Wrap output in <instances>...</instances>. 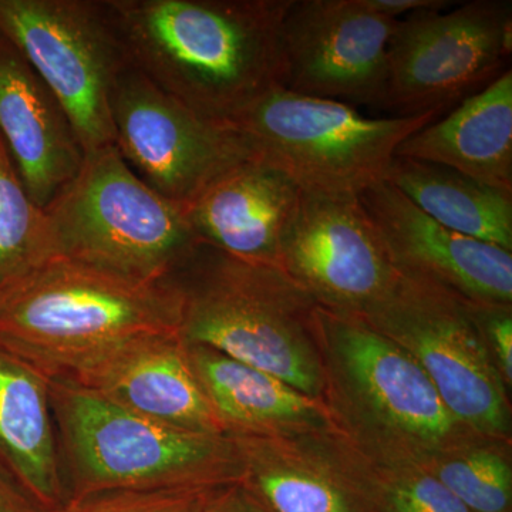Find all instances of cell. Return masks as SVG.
I'll use <instances>...</instances> for the list:
<instances>
[{"instance_id":"obj_1","label":"cell","mask_w":512,"mask_h":512,"mask_svg":"<svg viewBox=\"0 0 512 512\" xmlns=\"http://www.w3.org/2000/svg\"><path fill=\"white\" fill-rule=\"evenodd\" d=\"M291 0H106L131 67L208 119L228 123L282 87Z\"/></svg>"},{"instance_id":"obj_2","label":"cell","mask_w":512,"mask_h":512,"mask_svg":"<svg viewBox=\"0 0 512 512\" xmlns=\"http://www.w3.org/2000/svg\"><path fill=\"white\" fill-rule=\"evenodd\" d=\"M181 293L55 256L0 288V349L49 379L137 336L180 333Z\"/></svg>"},{"instance_id":"obj_3","label":"cell","mask_w":512,"mask_h":512,"mask_svg":"<svg viewBox=\"0 0 512 512\" xmlns=\"http://www.w3.org/2000/svg\"><path fill=\"white\" fill-rule=\"evenodd\" d=\"M183 298L180 336L320 400L316 303L278 266L252 264L198 242L168 276Z\"/></svg>"},{"instance_id":"obj_4","label":"cell","mask_w":512,"mask_h":512,"mask_svg":"<svg viewBox=\"0 0 512 512\" xmlns=\"http://www.w3.org/2000/svg\"><path fill=\"white\" fill-rule=\"evenodd\" d=\"M49 393L72 497L241 484V454L231 434L194 433L158 423L72 380L49 379Z\"/></svg>"},{"instance_id":"obj_5","label":"cell","mask_w":512,"mask_h":512,"mask_svg":"<svg viewBox=\"0 0 512 512\" xmlns=\"http://www.w3.org/2000/svg\"><path fill=\"white\" fill-rule=\"evenodd\" d=\"M315 338L335 402L393 458L387 467L427 468L476 436L451 416L419 363L359 316L316 306Z\"/></svg>"},{"instance_id":"obj_6","label":"cell","mask_w":512,"mask_h":512,"mask_svg":"<svg viewBox=\"0 0 512 512\" xmlns=\"http://www.w3.org/2000/svg\"><path fill=\"white\" fill-rule=\"evenodd\" d=\"M45 212L55 256L137 281H164L200 242L183 205L148 187L116 146L84 153Z\"/></svg>"},{"instance_id":"obj_7","label":"cell","mask_w":512,"mask_h":512,"mask_svg":"<svg viewBox=\"0 0 512 512\" xmlns=\"http://www.w3.org/2000/svg\"><path fill=\"white\" fill-rule=\"evenodd\" d=\"M444 111L369 119L348 103L275 87L228 121L254 156L302 190L353 192L386 177L397 148Z\"/></svg>"},{"instance_id":"obj_8","label":"cell","mask_w":512,"mask_h":512,"mask_svg":"<svg viewBox=\"0 0 512 512\" xmlns=\"http://www.w3.org/2000/svg\"><path fill=\"white\" fill-rule=\"evenodd\" d=\"M397 271L389 291L359 318L419 363L464 429L481 439L510 436L507 384L468 299L424 276Z\"/></svg>"},{"instance_id":"obj_9","label":"cell","mask_w":512,"mask_h":512,"mask_svg":"<svg viewBox=\"0 0 512 512\" xmlns=\"http://www.w3.org/2000/svg\"><path fill=\"white\" fill-rule=\"evenodd\" d=\"M0 35L59 101L84 153L114 146L111 94L131 64L106 0H0Z\"/></svg>"},{"instance_id":"obj_10","label":"cell","mask_w":512,"mask_h":512,"mask_svg":"<svg viewBox=\"0 0 512 512\" xmlns=\"http://www.w3.org/2000/svg\"><path fill=\"white\" fill-rule=\"evenodd\" d=\"M446 9L399 20L379 106L396 117L446 111L507 72L511 0H471Z\"/></svg>"},{"instance_id":"obj_11","label":"cell","mask_w":512,"mask_h":512,"mask_svg":"<svg viewBox=\"0 0 512 512\" xmlns=\"http://www.w3.org/2000/svg\"><path fill=\"white\" fill-rule=\"evenodd\" d=\"M110 109L121 157L175 204H187L254 156L231 124L202 116L131 66L114 87Z\"/></svg>"},{"instance_id":"obj_12","label":"cell","mask_w":512,"mask_h":512,"mask_svg":"<svg viewBox=\"0 0 512 512\" xmlns=\"http://www.w3.org/2000/svg\"><path fill=\"white\" fill-rule=\"evenodd\" d=\"M279 268L320 308L362 316L397 268L353 192L302 190L282 239Z\"/></svg>"},{"instance_id":"obj_13","label":"cell","mask_w":512,"mask_h":512,"mask_svg":"<svg viewBox=\"0 0 512 512\" xmlns=\"http://www.w3.org/2000/svg\"><path fill=\"white\" fill-rule=\"evenodd\" d=\"M399 20L373 12L363 0H291L281 28L282 87L380 106Z\"/></svg>"},{"instance_id":"obj_14","label":"cell","mask_w":512,"mask_h":512,"mask_svg":"<svg viewBox=\"0 0 512 512\" xmlns=\"http://www.w3.org/2000/svg\"><path fill=\"white\" fill-rule=\"evenodd\" d=\"M393 265L481 303L511 305L512 252L464 237L382 178L357 194Z\"/></svg>"},{"instance_id":"obj_15","label":"cell","mask_w":512,"mask_h":512,"mask_svg":"<svg viewBox=\"0 0 512 512\" xmlns=\"http://www.w3.org/2000/svg\"><path fill=\"white\" fill-rule=\"evenodd\" d=\"M59 379L72 380L167 426L215 436L229 434L202 390L178 332L128 339Z\"/></svg>"},{"instance_id":"obj_16","label":"cell","mask_w":512,"mask_h":512,"mask_svg":"<svg viewBox=\"0 0 512 512\" xmlns=\"http://www.w3.org/2000/svg\"><path fill=\"white\" fill-rule=\"evenodd\" d=\"M301 194L302 188L285 171L252 156L183 208L198 241L242 261L279 268L282 239Z\"/></svg>"},{"instance_id":"obj_17","label":"cell","mask_w":512,"mask_h":512,"mask_svg":"<svg viewBox=\"0 0 512 512\" xmlns=\"http://www.w3.org/2000/svg\"><path fill=\"white\" fill-rule=\"evenodd\" d=\"M0 136L23 185L45 210L82 167L79 137L49 87L0 35Z\"/></svg>"},{"instance_id":"obj_18","label":"cell","mask_w":512,"mask_h":512,"mask_svg":"<svg viewBox=\"0 0 512 512\" xmlns=\"http://www.w3.org/2000/svg\"><path fill=\"white\" fill-rule=\"evenodd\" d=\"M242 461L241 487L265 512H377L372 473L332 466L299 437L231 434Z\"/></svg>"},{"instance_id":"obj_19","label":"cell","mask_w":512,"mask_h":512,"mask_svg":"<svg viewBox=\"0 0 512 512\" xmlns=\"http://www.w3.org/2000/svg\"><path fill=\"white\" fill-rule=\"evenodd\" d=\"M192 370L229 434L312 436L329 429L325 403L217 350L187 345Z\"/></svg>"},{"instance_id":"obj_20","label":"cell","mask_w":512,"mask_h":512,"mask_svg":"<svg viewBox=\"0 0 512 512\" xmlns=\"http://www.w3.org/2000/svg\"><path fill=\"white\" fill-rule=\"evenodd\" d=\"M396 156L446 165L512 194L511 70L406 138Z\"/></svg>"},{"instance_id":"obj_21","label":"cell","mask_w":512,"mask_h":512,"mask_svg":"<svg viewBox=\"0 0 512 512\" xmlns=\"http://www.w3.org/2000/svg\"><path fill=\"white\" fill-rule=\"evenodd\" d=\"M49 377L0 349V464L39 510L66 501Z\"/></svg>"},{"instance_id":"obj_22","label":"cell","mask_w":512,"mask_h":512,"mask_svg":"<svg viewBox=\"0 0 512 512\" xmlns=\"http://www.w3.org/2000/svg\"><path fill=\"white\" fill-rule=\"evenodd\" d=\"M384 178L444 227L512 252L510 192L416 158L394 156Z\"/></svg>"},{"instance_id":"obj_23","label":"cell","mask_w":512,"mask_h":512,"mask_svg":"<svg viewBox=\"0 0 512 512\" xmlns=\"http://www.w3.org/2000/svg\"><path fill=\"white\" fill-rule=\"evenodd\" d=\"M55 258L46 212L29 197L0 136V288Z\"/></svg>"},{"instance_id":"obj_24","label":"cell","mask_w":512,"mask_h":512,"mask_svg":"<svg viewBox=\"0 0 512 512\" xmlns=\"http://www.w3.org/2000/svg\"><path fill=\"white\" fill-rule=\"evenodd\" d=\"M426 470L471 512H512L511 463L495 444L473 441L434 461Z\"/></svg>"},{"instance_id":"obj_25","label":"cell","mask_w":512,"mask_h":512,"mask_svg":"<svg viewBox=\"0 0 512 512\" xmlns=\"http://www.w3.org/2000/svg\"><path fill=\"white\" fill-rule=\"evenodd\" d=\"M377 512H471L423 467H386L372 473Z\"/></svg>"},{"instance_id":"obj_26","label":"cell","mask_w":512,"mask_h":512,"mask_svg":"<svg viewBox=\"0 0 512 512\" xmlns=\"http://www.w3.org/2000/svg\"><path fill=\"white\" fill-rule=\"evenodd\" d=\"M222 488L101 491L39 512H204Z\"/></svg>"},{"instance_id":"obj_27","label":"cell","mask_w":512,"mask_h":512,"mask_svg":"<svg viewBox=\"0 0 512 512\" xmlns=\"http://www.w3.org/2000/svg\"><path fill=\"white\" fill-rule=\"evenodd\" d=\"M470 302L471 312L480 325L505 384L512 382V311L511 305Z\"/></svg>"},{"instance_id":"obj_28","label":"cell","mask_w":512,"mask_h":512,"mask_svg":"<svg viewBox=\"0 0 512 512\" xmlns=\"http://www.w3.org/2000/svg\"><path fill=\"white\" fill-rule=\"evenodd\" d=\"M367 8L386 18L399 20L400 16L413 15L423 10L446 9L447 0H363Z\"/></svg>"},{"instance_id":"obj_29","label":"cell","mask_w":512,"mask_h":512,"mask_svg":"<svg viewBox=\"0 0 512 512\" xmlns=\"http://www.w3.org/2000/svg\"><path fill=\"white\" fill-rule=\"evenodd\" d=\"M204 512H265L241 487V485H231V487L222 488L220 493L212 498Z\"/></svg>"},{"instance_id":"obj_30","label":"cell","mask_w":512,"mask_h":512,"mask_svg":"<svg viewBox=\"0 0 512 512\" xmlns=\"http://www.w3.org/2000/svg\"><path fill=\"white\" fill-rule=\"evenodd\" d=\"M25 494L12 487L0 476V512H39Z\"/></svg>"}]
</instances>
